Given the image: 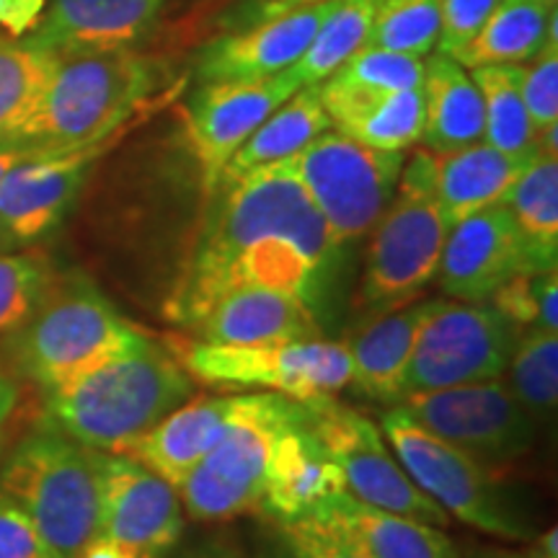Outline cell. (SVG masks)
Masks as SVG:
<instances>
[{
    "instance_id": "1",
    "label": "cell",
    "mask_w": 558,
    "mask_h": 558,
    "mask_svg": "<svg viewBox=\"0 0 558 558\" xmlns=\"http://www.w3.org/2000/svg\"><path fill=\"white\" fill-rule=\"evenodd\" d=\"M213 194L166 316L192 329L220 295L248 284L290 292L318 313L341 248L290 158L220 181Z\"/></svg>"
},
{
    "instance_id": "2",
    "label": "cell",
    "mask_w": 558,
    "mask_h": 558,
    "mask_svg": "<svg viewBox=\"0 0 558 558\" xmlns=\"http://www.w3.org/2000/svg\"><path fill=\"white\" fill-rule=\"evenodd\" d=\"M45 396L47 424L90 450L122 452L190 401L194 383L181 362L148 337Z\"/></svg>"
},
{
    "instance_id": "3",
    "label": "cell",
    "mask_w": 558,
    "mask_h": 558,
    "mask_svg": "<svg viewBox=\"0 0 558 558\" xmlns=\"http://www.w3.org/2000/svg\"><path fill=\"white\" fill-rule=\"evenodd\" d=\"M156 86V60L137 50L58 54L21 150L45 156L120 140Z\"/></svg>"
},
{
    "instance_id": "4",
    "label": "cell",
    "mask_w": 558,
    "mask_h": 558,
    "mask_svg": "<svg viewBox=\"0 0 558 558\" xmlns=\"http://www.w3.org/2000/svg\"><path fill=\"white\" fill-rule=\"evenodd\" d=\"M450 226L435 194V153L416 150L401 169L393 199L369 230L360 308L367 318L399 311L435 282Z\"/></svg>"
},
{
    "instance_id": "5",
    "label": "cell",
    "mask_w": 558,
    "mask_h": 558,
    "mask_svg": "<svg viewBox=\"0 0 558 558\" xmlns=\"http://www.w3.org/2000/svg\"><path fill=\"white\" fill-rule=\"evenodd\" d=\"M0 492L29 514L60 558H78L99 535L96 450L52 424L26 435L0 471Z\"/></svg>"
},
{
    "instance_id": "6",
    "label": "cell",
    "mask_w": 558,
    "mask_h": 558,
    "mask_svg": "<svg viewBox=\"0 0 558 558\" xmlns=\"http://www.w3.org/2000/svg\"><path fill=\"white\" fill-rule=\"evenodd\" d=\"M148 339L88 279L68 277L47 290L34 316L13 333V357L45 390L60 388Z\"/></svg>"
},
{
    "instance_id": "7",
    "label": "cell",
    "mask_w": 558,
    "mask_h": 558,
    "mask_svg": "<svg viewBox=\"0 0 558 558\" xmlns=\"http://www.w3.org/2000/svg\"><path fill=\"white\" fill-rule=\"evenodd\" d=\"M380 432L409 478L450 518L494 538H533V522L484 460L422 427L401 407L380 416Z\"/></svg>"
},
{
    "instance_id": "8",
    "label": "cell",
    "mask_w": 558,
    "mask_h": 558,
    "mask_svg": "<svg viewBox=\"0 0 558 558\" xmlns=\"http://www.w3.org/2000/svg\"><path fill=\"white\" fill-rule=\"evenodd\" d=\"M300 411L303 403L269 390L239 396L226 435L181 481V507L190 518L226 522L241 514H262L271 442Z\"/></svg>"
},
{
    "instance_id": "9",
    "label": "cell",
    "mask_w": 558,
    "mask_h": 558,
    "mask_svg": "<svg viewBox=\"0 0 558 558\" xmlns=\"http://www.w3.org/2000/svg\"><path fill=\"white\" fill-rule=\"evenodd\" d=\"M290 163L331 239L344 248L369 235L386 213L407 153L369 148L337 130H326L290 156Z\"/></svg>"
},
{
    "instance_id": "10",
    "label": "cell",
    "mask_w": 558,
    "mask_h": 558,
    "mask_svg": "<svg viewBox=\"0 0 558 558\" xmlns=\"http://www.w3.org/2000/svg\"><path fill=\"white\" fill-rule=\"evenodd\" d=\"M192 380L215 388H264L308 403L339 393L352 380L347 341L207 344L190 341L179 354Z\"/></svg>"
},
{
    "instance_id": "11",
    "label": "cell",
    "mask_w": 558,
    "mask_h": 558,
    "mask_svg": "<svg viewBox=\"0 0 558 558\" xmlns=\"http://www.w3.org/2000/svg\"><path fill=\"white\" fill-rule=\"evenodd\" d=\"M518 333L492 303L432 300L418 326L403 396L501 378Z\"/></svg>"
},
{
    "instance_id": "12",
    "label": "cell",
    "mask_w": 558,
    "mask_h": 558,
    "mask_svg": "<svg viewBox=\"0 0 558 558\" xmlns=\"http://www.w3.org/2000/svg\"><path fill=\"white\" fill-rule=\"evenodd\" d=\"M303 407L311 429L339 465L352 497L427 525H448L450 514L409 478L373 418L344 407L333 396L308 401Z\"/></svg>"
},
{
    "instance_id": "13",
    "label": "cell",
    "mask_w": 558,
    "mask_h": 558,
    "mask_svg": "<svg viewBox=\"0 0 558 558\" xmlns=\"http://www.w3.org/2000/svg\"><path fill=\"white\" fill-rule=\"evenodd\" d=\"M396 407L486 465L525 456L541 429L514 399L507 380L499 378L416 390Z\"/></svg>"
},
{
    "instance_id": "14",
    "label": "cell",
    "mask_w": 558,
    "mask_h": 558,
    "mask_svg": "<svg viewBox=\"0 0 558 558\" xmlns=\"http://www.w3.org/2000/svg\"><path fill=\"white\" fill-rule=\"evenodd\" d=\"M99 535L135 548L140 558H163L184 535L179 488L148 465L120 452L96 450Z\"/></svg>"
},
{
    "instance_id": "15",
    "label": "cell",
    "mask_w": 558,
    "mask_h": 558,
    "mask_svg": "<svg viewBox=\"0 0 558 558\" xmlns=\"http://www.w3.org/2000/svg\"><path fill=\"white\" fill-rule=\"evenodd\" d=\"M298 88L284 70L259 81H205L194 90L184 107V132L207 194L251 132Z\"/></svg>"
},
{
    "instance_id": "16",
    "label": "cell",
    "mask_w": 558,
    "mask_h": 558,
    "mask_svg": "<svg viewBox=\"0 0 558 558\" xmlns=\"http://www.w3.org/2000/svg\"><path fill=\"white\" fill-rule=\"evenodd\" d=\"M117 140L68 153H26L0 181V248L29 246L58 230L90 169Z\"/></svg>"
},
{
    "instance_id": "17",
    "label": "cell",
    "mask_w": 558,
    "mask_h": 558,
    "mask_svg": "<svg viewBox=\"0 0 558 558\" xmlns=\"http://www.w3.org/2000/svg\"><path fill=\"white\" fill-rule=\"evenodd\" d=\"M520 271L535 269L512 213L499 202L450 226L435 282L452 300L486 303Z\"/></svg>"
},
{
    "instance_id": "18",
    "label": "cell",
    "mask_w": 558,
    "mask_h": 558,
    "mask_svg": "<svg viewBox=\"0 0 558 558\" xmlns=\"http://www.w3.org/2000/svg\"><path fill=\"white\" fill-rule=\"evenodd\" d=\"M333 5L337 0H326L209 39L194 60L199 83L259 81L284 73L308 50Z\"/></svg>"
},
{
    "instance_id": "19",
    "label": "cell",
    "mask_w": 558,
    "mask_h": 558,
    "mask_svg": "<svg viewBox=\"0 0 558 558\" xmlns=\"http://www.w3.org/2000/svg\"><path fill=\"white\" fill-rule=\"evenodd\" d=\"M166 0H52L26 41L54 54L135 50L156 32Z\"/></svg>"
},
{
    "instance_id": "20",
    "label": "cell",
    "mask_w": 558,
    "mask_h": 558,
    "mask_svg": "<svg viewBox=\"0 0 558 558\" xmlns=\"http://www.w3.org/2000/svg\"><path fill=\"white\" fill-rule=\"evenodd\" d=\"M344 476L311 429L305 407L298 418L275 437L264 473L262 514L271 522L308 518L316 509L344 492Z\"/></svg>"
},
{
    "instance_id": "21",
    "label": "cell",
    "mask_w": 558,
    "mask_h": 558,
    "mask_svg": "<svg viewBox=\"0 0 558 558\" xmlns=\"http://www.w3.org/2000/svg\"><path fill=\"white\" fill-rule=\"evenodd\" d=\"M207 344H271V341L320 339L318 313L282 290L235 288L209 305L192 326Z\"/></svg>"
},
{
    "instance_id": "22",
    "label": "cell",
    "mask_w": 558,
    "mask_h": 558,
    "mask_svg": "<svg viewBox=\"0 0 558 558\" xmlns=\"http://www.w3.org/2000/svg\"><path fill=\"white\" fill-rule=\"evenodd\" d=\"M320 104L331 128L378 150H403L422 140L424 94L422 88L367 90L337 83H318Z\"/></svg>"
},
{
    "instance_id": "23",
    "label": "cell",
    "mask_w": 558,
    "mask_h": 558,
    "mask_svg": "<svg viewBox=\"0 0 558 558\" xmlns=\"http://www.w3.org/2000/svg\"><path fill=\"white\" fill-rule=\"evenodd\" d=\"M239 409V396L215 399H190L166 414L158 424L128 445L120 456L135 458L153 473L181 486L194 465L207 456L226 435L230 418Z\"/></svg>"
},
{
    "instance_id": "24",
    "label": "cell",
    "mask_w": 558,
    "mask_h": 558,
    "mask_svg": "<svg viewBox=\"0 0 558 558\" xmlns=\"http://www.w3.org/2000/svg\"><path fill=\"white\" fill-rule=\"evenodd\" d=\"M432 300L409 303L399 311L365 320V326L347 339L352 360V386L369 401L399 403L407 390V369L414 352L418 326L427 318Z\"/></svg>"
},
{
    "instance_id": "25",
    "label": "cell",
    "mask_w": 558,
    "mask_h": 558,
    "mask_svg": "<svg viewBox=\"0 0 558 558\" xmlns=\"http://www.w3.org/2000/svg\"><path fill=\"white\" fill-rule=\"evenodd\" d=\"M313 518L324 520L367 558H460L442 530L339 492Z\"/></svg>"
},
{
    "instance_id": "26",
    "label": "cell",
    "mask_w": 558,
    "mask_h": 558,
    "mask_svg": "<svg viewBox=\"0 0 558 558\" xmlns=\"http://www.w3.org/2000/svg\"><path fill=\"white\" fill-rule=\"evenodd\" d=\"M533 158L507 156L484 140L469 148L435 153V194L445 222L456 226L478 209L505 202Z\"/></svg>"
},
{
    "instance_id": "27",
    "label": "cell",
    "mask_w": 558,
    "mask_h": 558,
    "mask_svg": "<svg viewBox=\"0 0 558 558\" xmlns=\"http://www.w3.org/2000/svg\"><path fill=\"white\" fill-rule=\"evenodd\" d=\"M424 130L429 153L469 148L484 140V101L465 68L448 54L437 52L424 62Z\"/></svg>"
},
{
    "instance_id": "28",
    "label": "cell",
    "mask_w": 558,
    "mask_h": 558,
    "mask_svg": "<svg viewBox=\"0 0 558 558\" xmlns=\"http://www.w3.org/2000/svg\"><path fill=\"white\" fill-rule=\"evenodd\" d=\"M326 130H331V122L324 104H320L318 83L316 86L298 88L233 153V158L228 160V166L220 173L218 184L295 156V153L303 150L311 140H316Z\"/></svg>"
},
{
    "instance_id": "29",
    "label": "cell",
    "mask_w": 558,
    "mask_h": 558,
    "mask_svg": "<svg viewBox=\"0 0 558 558\" xmlns=\"http://www.w3.org/2000/svg\"><path fill=\"white\" fill-rule=\"evenodd\" d=\"M58 54L0 32V150H21Z\"/></svg>"
},
{
    "instance_id": "30",
    "label": "cell",
    "mask_w": 558,
    "mask_h": 558,
    "mask_svg": "<svg viewBox=\"0 0 558 558\" xmlns=\"http://www.w3.org/2000/svg\"><path fill=\"white\" fill-rule=\"evenodd\" d=\"M556 9L543 0H499L492 16L452 60L463 68L520 65L546 45L548 19Z\"/></svg>"
},
{
    "instance_id": "31",
    "label": "cell",
    "mask_w": 558,
    "mask_h": 558,
    "mask_svg": "<svg viewBox=\"0 0 558 558\" xmlns=\"http://www.w3.org/2000/svg\"><path fill=\"white\" fill-rule=\"evenodd\" d=\"M501 205L512 213L535 271L558 262V158L535 153Z\"/></svg>"
},
{
    "instance_id": "32",
    "label": "cell",
    "mask_w": 558,
    "mask_h": 558,
    "mask_svg": "<svg viewBox=\"0 0 558 558\" xmlns=\"http://www.w3.org/2000/svg\"><path fill=\"white\" fill-rule=\"evenodd\" d=\"M481 101H484V143L507 156L533 158L535 132L522 99V65L471 68Z\"/></svg>"
},
{
    "instance_id": "33",
    "label": "cell",
    "mask_w": 558,
    "mask_h": 558,
    "mask_svg": "<svg viewBox=\"0 0 558 558\" xmlns=\"http://www.w3.org/2000/svg\"><path fill=\"white\" fill-rule=\"evenodd\" d=\"M507 386L538 427L554 422L558 407V331L530 326L518 333L507 365Z\"/></svg>"
},
{
    "instance_id": "34",
    "label": "cell",
    "mask_w": 558,
    "mask_h": 558,
    "mask_svg": "<svg viewBox=\"0 0 558 558\" xmlns=\"http://www.w3.org/2000/svg\"><path fill=\"white\" fill-rule=\"evenodd\" d=\"M378 3L380 0H337L308 50L300 54L295 65L288 68L290 78L300 88L316 86V83L329 78L349 54L365 45Z\"/></svg>"
},
{
    "instance_id": "35",
    "label": "cell",
    "mask_w": 558,
    "mask_h": 558,
    "mask_svg": "<svg viewBox=\"0 0 558 558\" xmlns=\"http://www.w3.org/2000/svg\"><path fill=\"white\" fill-rule=\"evenodd\" d=\"M442 21V0H380L362 47L416 54L435 50Z\"/></svg>"
},
{
    "instance_id": "36",
    "label": "cell",
    "mask_w": 558,
    "mask_h": 558,
    "mask_svg": "<svg viewBox=\"0 0 558 558\" xmlns=\"http://www.w3.org/2000/svg\"><path fill=\"white\" fill-rule=\"evenodd\" d=\"M50 284L52 269L45 256L0 251V337L16 333L34 316Z\"/></svg>"
},
{
    "instance_id": "37",
    "label": "cell",
    "mask_w": 558,
    "mask_h": 558,
    "mask_svg": "<svg viewBox=\"0 0 558 558\" xmlns=\"http://www.w3.org/2000/svg\"><path fill=\"white\" fill-rule=\"evenodd\" d=\"M486 303H492L518 331H525L530 326L558 331L556 269L520 271L494 290V295Z\"/></svg>"
},
{
    "instance_id": "38",
    "label": "cell",
    "mask_w": 558,
    "mask_h": 558,
    "mask_svg": "<svg viewBox=\"0 0 558 558\" xmlns=\"http://www.w3.org/2000/svg\"><path fill=\"white\" fill-rule=\"evenodd\" d=\"M329 78L367 90L422 88L424 58L378 50V47H360L333 70Z\"/></svg>"
},
{
    "instance_id": "39",
    "label": "cell",
    "mask_w": 558,
    "mask_h": 558,
    "mask_svg": "<svg viewBox=\"0 0 558 558\" xmlns=\"http://www.w3.org/2000/svg\"><path fill=\"white\" fill-rule=\"evenodd\" d=\"M520 86L535 132L558 124V47L543 45L530 68H522Z\"/></svg>"
},
{
    "instance_id": "40",
    "label": "cell",
    "mask_w": 558,
    "mask_h": 558,
    "mask_svg": "<svg viewBox=\"0 0 558 558\" xmlns=\"http://www.w3.org/2000/svg\"><path fill=\"white\" fill-rule=\"evenodd\" d=\"M275 525L277 538L295 558H367L344 535L313 514L292 522H275Z\"/></svg>"
},
{
    "instance_id": "41",
    "label": "cell",
    "mask_w": 558,
    "mask_h": 558,
    "mask_svg": "<svg viewBox=\"0 0 558 558\" xmlns=\"http://www.w3.org/2000/svg\"><path fill=\"white\" fill-rule=\"evenodd\" d=\"M0 558H60L29 514L0 492Z\"/></svg>"
},
{
    "instance_id": "42",
    "label": "cell",
    "mask_w": 558,
    "mask_h": 558,
    "mask_svg": "<svg viewBox=\"0 0 558 558\" xmlns=\"http://www.w3.org/2000/svg\"><path fill=\"white\" fill-rule=\"evenodd\" d=\"M499 0H442V21H439L437 52L452 58L458 50H463L469 41L476 37V32L484 26V21L492 16Z\"/></svg>"
},
{
    "instance_id": "43",
    "label": "cell",
    "mask_w": 558,
    "mask_h": 558,
    "mask_svg": "<svg viewBox=\"0 0 558 558\" xmlns=\"http://www.w3.org/2000/svg\"><path fill=\"white\" fill-rule=\"evenodd\" d=\"M316 3H326V0H239V3L230 5L220 24L226 32L246 29V26L284 16V13L298 9H308V5Z\"/></svg>"
},
{
    "instance_id": "44",
    "label": "cell",
    "mask_w": 558,
    "mask_h": 558,
    "mask_svg": "<svg viewBox=\"0 0 558 558\" xmlns=\"http://www.w3.org/2000/svg\"><path fill=\"white\" fill-rule=\"evenodd\" d=\"M47 0H0V32L13 39L26 37L37 29Z\"/></svg>"
},
{
    "instance_id": "45",
    "label": "cell",
    "mask_w": 558,
    "mask_h": 558,
    "mask_svg": "<svg viewBox=\"0 0 558 558\" xmlns=\"http://www.w3.org/2000/svg\"><path fill=\"white\" fill-rule=\"evenodd\" d=\"M78 558H140V554L120 541L107 538V535H96V538L81 550Z\"/></svg>"
},
{
    "instance_id": "46",
    "label": "cell",
    "mask_w": 558,
    "mask_h": 558,
    "mask_svg": "<svg viewBox=\"0 0 558 558\" xmlns=\"http://www.w3.org/2000/svg\"><path fill=\"white\" fill-rule=\"evenodd\" d=\"M19 407V386L13 383V378L0 369V435H3L5 424L13 416V411Z\"/></svg>"
},
{
    "instance_id": "47",
    "label": "cell",
    "mask_w": 558,
    "mask_h": 558,
    "mask_svg": "<svg viewBox=\"0 0 558 558\" xmlns=\"http://www.w3.org/2000/svg\"><path fill=\"white\" fill-rule=\"evenodd\" d=\"M535 548H538L543 556L558 558V530L556 527H548L546 533H543L541 538H538V543H535Z\"/></svg>"
},
{
    "instance_id": "48",
    "label": "cell",
    "mask_w": 558,
    "mask_h": 558,
    "mask_svg": "<svg viewBox=\"0 0 558 558\" xmlns=\"http://www.w3.org/2000/svg\"><path fill=\"white\" fill-rule=\"evenodd\" d=\"M24 156V150H0V181H3L5 173H9Z\"/></svg>"
},
{
    "instance_id": "49",
    "label": "cell",
    "mask_w": 558,
    "mask_h": 558,
    "mask_svg": "<svg viewBox=\"0 0 558 558\" xmlns=\"http://www.w3.org/2000/svg\"><path fill=\"white\" fill-rule=\"evenodd\" d=\"M259 558H295V556H292V554H290V550L282 546V541H279V538H275V541H269V543H267V546H264V548H262V554H259Z\"/></svg>"
},
{
    "instance_id": "50",
    "label": "cell",
    "mask_w": 558,
    "mask_h": 558,
    "mask_svg": "<svg viewBox=\"0 0 558 558\" xmlns=\"http://www.w3.org/2000/svg\"><path fill=\"white\" fill-rule=\"evenodd\" d=\"M190 558H241V556H235L233 550H228V548L213 546V548L199 550V554H194V556H190Z\"/></svg>"
},
{
    "instance_id": "51",
    "label": "cell",
    "mask_w": 558,
    "mask_h": 558,
    "mask_svg": "<svg viewBox=\"0 0 558 558\" xmlns=\"http://www.w3.org/2000/svg\"><path fill=\"white\" fill-rule=\"evenodd\" d=\"M497 558H548V556H543L538 548H533V550H527V554H501Z\"/></svg>"
},
{
    "instance_id": "52",
    "label": "cell",
    "mask_w": 558,
    "mask_h": 558,
    "mask_svg": "<svg viewBox=\"0 0 558 558\" xmlns=\"http://www.w3.org/2000/svg\"><path fill=\"white\" fill-rule=\"evenodd\" d=\"M543 3H548V5H554V9H556V5H558V0H543Z\"/></svg>"
}]
</instances>
